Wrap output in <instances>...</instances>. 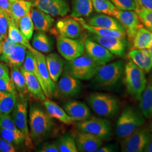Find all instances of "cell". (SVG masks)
I'll return each instance as SVG.
<instances>
[{
  "label": "cell",
  "instance_id": "cell-22",
  "mask_svg": "<svg viewBox=\"0 0 152 152\" xmlns=\"http://www.w3.org/2000/svg\"><path fill=\"white\" fill-rule=\"evenodd\" d=\"M86 23L97 27L125 32L124 28L115 18L106 14H98L92 16L87 20Z\"/></svg>",
  "mask_w": 152,
  "mask_h": 152
},
{
  "label": "cell",
  "instance_id": "cell-5",
  "mask_svg": "<svg viewBox=\"0 0 152 152\" xmlns=\"http://www.w3.org/2000/svg\"><path fill=\"white\" fill-rule=\"evenodd\" d=\"M87 100L92 110L100 116L112 118L119 112V100L110 94L95 92L90 94Z\"/></svg>",
  "mask_w": 152,
  "mask_h": 152
},
{
  "label": "cell",
  "instance_id": "cell-52",
  "mask_svg": "<svg viewBox=\"0 0 152 152\" xmlns=\"http://www.w3.org/2000/svg\"><path fill=\"white\" fill-rule=\"evenodd\" d=\"M141 5L152 10V0H136Z\"/></svg>",
  "mask_w": 152,
  "mask_h": 152
},
{
  "label": "cell",
  "instance_id": "cell-57",
  "mask_svg": "<svg viewBox=\"0 0 152 152\" xmlns=\"http://www.w3.org/2000/svg\"><path fill=\"white\" fill-rule=\"evenodd\" d=\"M3 42V41H2ZM2 42H0V55L2 54Z\"/></svg>",
  "mask_w": 152,
  "mask_h": 152
},
{
  "label": "cell",
  "instance_id": "cell-1",
  "mask_svg": "<svg viewBox=\"0 0 152 152\" xmlns=\"http://www.w3.org/2000/svg\"><path fill=\"white\" fill-rule=\"evenodd\" d=\"M145 117L140 109L127 106L123 109L115 127L117 137L122 139L140 128L145 122Z\"/></svg>",
  "mask_w": 152,
  "mask_h": 152
},
{
  "label": "cell",
  "instance_id": "cell-48",
  "mask_svg": "<svg viewBox=\"0 0 152 152\" xmlns=\"http://www.w3.org/2000/svg\"><path fill=\"white\" fill-rule=\"evenodd\" d=\"M39 152H59L57 144L46 142L38 151Z\"/></svg>",
  "mask_w": 152,
  "mask_h": 152
},
{
  "label": "cell",
  "instance_id": "cell-50",
  "mask_svg": "<svg viewBox=\"0 0 152 152\" xmlns=\"http://www.w3.org/2000/svg\"><path fill=\"white\" fill-rule=\"evenodd\" d=\"M0 78L7 80H11L7 65L2 63H0Z\"/></svg>",
  "mask_w": 152,
  "mask_h": 152
},
{
  "label": "cell",
  "instance_id": "cell-56",
  "mask_svg": "<svg viewBox=\"0 0 152 152\" xmlns=\"http://www.w3.org/2000/svg\"><path fill=\"white\" fill-rule=\"evenodd\" d=\"M5 39V37L3 36V35L0 32V42H2Z\"/></svg>",
  "mask_w": 152,
  "mask_h": 152
},
{
  "label": "cell",
  "instance_id": "cell-37",
  "mask_svg": "<svg viewBox=\"0 0 152 152\" xmlns=\"http://www.w3.org/2000/svg\"><path fill=\"white\" fill-rule=\"evenodd\" d=\"M136 7L135 12L139 17V20L148 30L152 32V10L141 5L135 0Z\"/></svg>",
  "mask_w": 152,
  "mask_h": 152
},
{
  "label": "cell",
  "instance_id": "cell-9",
  "mask_svg": "<svg viewBox=\"0 0 152 152\" xmlns=\"http://www.w3.org/2000/svg\"><path fill=\"white\" fill-rule=\"evenodd\" d=\"M57 48L61 56L67 61L75 59L85 52L84 42L81 38H66L58 36Z\"/></svg>",
  "mask_w": 152,
  "mask_h": 152
},
{
  "label": "cell",
  "instance_id": "cell-21",
  "mask_svg": "<svg viewBox=\"0 0 152 152\" xmlns=\"http://www.w3.org/2000/svg\"><path fill=\"white\" fill-rule=\"evenodd\" d=\"M127 57L145 73L152 70V60L147 49H132L127 53Z\"/></svg>",
  "mask_w": 152,
  "mask_h": 152
},
{
  "label": "cell",
  "instance_id": "cell-13",
  "mask_svg": "<svg viewBox=\"0 0 152 152\" xmlns=\"http://www.w3.org/2000/svg\"><path fill=\"white\" fill-rule=\"evenodd\" d=\"M32 6L52 16H64L70 11L66 0H34Z\"/></svg>",
  "mask_w": 152,
  "mask_h": 152
},
{
  "label": "cell",
  "instance_id": "cell-45",
  "mask_svg": "<svg viewBox=\"0 0 152 152\" xmlns=\"http://www.w3.org/2000/svg\"><path fill=\"white\" fill-rule=\"evenodd\" d=\"M9 18L4 11L0 9V32L6 38L8 34Z\"/></svg>",
  "mask_w": 152,
  "mask_h": 152
},
{
  "label": "cell",
  "instance_id": "cell-34",
  "mask_svg": "<svg viewBox=\"0 0 152 152\" xmlns=\"http://www.w3.org/2000/svg\"><path fill=\"white\" fill-rule=\"evenodd\" d=\"M22 66L23 68H24L26 70L32 73L33 75L37 78L38 81L41 85V87L42 88L43 91L45 94V88L44 86V83L41 79L40 74H39L36 58L35 55L33 54L32 52H31V51H29L28 50L27 51L26 59H25L24 62Z\"/></svg>",
  "mask_w": 152,
  "mask_h": 152
},
{
  "label": "cell",
  "instance_id": "cell-12",
  "mask_svg": "<svg viewBox=\"0 0 152 152\" xmlns=\"http://www.w3.org/2000/svg\"><path fill=\"white\" fill-rule=\"evenodd\" d=\"M86 54L100 65L114 59V55L102 45L88 37L84 42Z\"/></svg>",
  "mask_w": 152,
  "mask_h": 152
},
{
  "label": "cell",
  "instance_id": "cell-28",
  "mask_svg": "<svg viewBox=\"0 0 152 152\" xmlns=\"http://www.w3.org/2000/svg\"><path fill=\"white\" fill-rule=\"evenodd\" d=\"M47 113L52 118L59 120L66 125H70L74 121L66 113L65 110L54 102L46 99L43 102Z\"/></svg>",
  "mask_w": 152,
  "mask_h": 152
},
{
  "label": "cell",
  "instance_id": "cell-43",
  "mask_svg": "<svg viewBox=\"0 0 152 152\" xmlns=\"http://www.w3.org/2000/svg\"><path fill=\"white\" fill-rule=\"evenodd\" d=\"M0 128L12 130H19L10 114L0 113Z\"/></svg>",
  "mask_w": 152,
  "mask_h": 152
},
{
  "label": "cell",
  "instance_id": "cell-10",
  "mask_svg": "<svg viewBox=\"0 0 152 152\" xmlns=\"http://www.w3.org/2000/svg\"><path fill=\"white\" fill-rule=\"evenodd\" d=\"M152 133L148 129L139 128L130 135L122 139L121 149L124 152H142Z\"/></svg>",
  "mask_w": 152,
  "mask_h": 152
},
{
  "label": "cell",
  "instance_id": "cell-44",
  "mask_svg": "<svg viewBox=\"0 0 152 152\" xmlns=\"http://www.w3.org/2000/svg\"><path fill=\"white\" fill-rule=\"evenodd\" d=\"M17 43L12 41L8 36L2 42V54L0 55V61L5 62L7 56L11 50Z\"/></svg>",
  "mask_w": 152,
  "mask_h": 152
},
{
  "label": "cell",
  "instance_id": "cell-2",
  "mask_svg": "<svg viewBox=\"0 0 152 152\" xmlns=\"http://www.w3.org/2000/svg\"><path fill=\"white\" fill-rule=\"evenodd\" d=\"M29 124L31 139L38 141L48 136L54 126L53 118L36 105L29 109Z\"/></svg>",
  "mask_w": 152,
  "mask_h": 152
},
{
  "label": "cell",
  "instance_id": "cell-17",
  "mask_svg": "<svg viewBox=\"0 0 152 152\" xmlns=\"http://www.w3.org/2000/svg\"><path fill=\"white\" fill-rule=\"evenodd\" d=\"M89 37L102 45L114 55L119 57L125 56L127 45L125 38L105 37L93 34Z\"/></svg>",
  "mask_w": 152,
  "mask_h": 152
},
{
  "label": "cell",
  "instance_id": "cell-40",
  "mask_svg": "<svg viewBox=\"0 0 152 152\" xmlns=\"http://www.w3.org/2000/svg\"><path fill=\"white\" fill-rule=\"evenodd\" d=\"M93 7L99 13L113 16L117 9L110 0H92Z\"/></svg>",
  "mask_w": 152,
  "mask_h": 152
},
{
  "label": "cell",
  "instance_id": "cell-51",
  "mask_svg": "<svg viewBox=\"0 0 152 152\" xmlns=\"http://www.w3.org/2000/svg\"><path fill=\"white\" fill-rule=\"evenodd\" d=\"M116 146L114 144H108L103 146H101L96 152H111L116 151Z\"/></svg>",
  "mask_w": 152,
  "mask_h": 152
},
{
  "label": "cell",
  "instance_id": "cell-19",
  "mask_svg": "<svg viewBox=\"0 0 152 152\" xmlns=\"http://www.w3.org/2000/svg\"><path fill=\"white\" fill-rule=\"evenodd\" d=\"M63 109L74 121L87 120L91 117V112L87 105L81 102L70 100L63 105Z\"/></svg>",
  "mask_w": 152,
  "mask_h": 152
},
{
  "label": "cell",
  "instance_id": "cell-8",
  "mask_svg": "<svg viewBox=\"0 0 152 152\" xmlns=\"http://www.w3.org/2000/svg\"><path fill=\"white\" fill-rule=\"evenodd\" d=\"M12 118L16 127L25 136V144L28 148L33 146L32 139L28 125V100L22 97L16 100L15 107L12 110Z\"/></svg>",
  "mask_w": 152,
  "mask_h": 152
},
{
  "label": "cell",
  "instance_id": "cell-33",
  "mask_svg": "<svg viewBox=\"0 0 152 152\" xmlns=\"http://www.w3.org/2000/svg\"><path fill=\"white\" fill-rule=\"evenodd\" d=\"M8 37L17 44H21L24 46L33 53L36 50L30 45L29 41L23 34L19 27L11 20H9V22Z\"/></svg>",
  "mask_w": 152,
  "mask_h": 152
},
{
  "label": "cell",
  "instance_id": "cell-18",
  "mask_svg": "<svg viewBox=\"0 0 152 152\" xmlns=\"http://www.w3.org/2000/svg\"><path fill=\"white\" fill-rule=\"evenodd\" d=\"M36 58L38 69L41 79L45 88V96L46 98H52L54 94L55 83L51 79L46 62V56L41 52L36 50L33 53Z\"/></svg>",
  "mask_w": 152,
  "mask_h": 152
},
{
  "label": "cell",
  "instance_id": "cell-53",
  "mask_svg": "<svg viewBox=\"0 0 152 152\" xmlns=\"http://www.w3.org/2000/svg\"><path fill=\"white\" fill-rule=\"evenodd\" d=\"M144 152H152V134L147 142V145L144 150Z\"/></svg>",
  "mask_w": 152,
  "mask_h": 152
},
{
  "label": "cell",
  "instance_id": "cell-54",
  "mask_svg": "<svg viewBox=\"0 0 152 152\" xmlns=\"http://www.w3.org/2000/svg\"><path fill=\"white\" fill-rule=\"evenodd\" d=\"M147 50H148V51L149 55H150V56H151V58L152 60V40L151 42L150 45H149V48Z\"/></svg>",
  "mask_w": 152,
  "mask_h": 152
},
{
  "label": "cell",
  "instance_id": "cell-41",
  "mask_svg": "<svg viewBox=\"0 0 152 152\" xmlns=\"http://www.w3.org/2000/svg\"><path fill=\"white\" fill-rule=\"evenodd\" d=\"M59 152H77L76 142L73 136L65 134L61 136L57 142Z\"/></svg>",
  "mask_w": 152,
  "mask_h": 152
},
{
  "label": "cell",
  "instance_id": "cell-55",
  "mask_svg": "<svg viewBox=\"0 0 152 152\" xmlns=\"http://www.w3.org/2000/svg\"><path fill=\"white\" fill-rule=\"evenodd\" d=\"M148 130L151 131V132L152 134V121L151 122V124L149 125V127H148Z\"/></svg>",
  "mask_w": 152,
  "mask_h": 152
},
{
  "label": "cell",
  "instance_id": "cell-30",
  "mask_svg": "<svg viewBox=\"0 0 152 152\" xmlns=\"http://www.w3.org/2000/svg\"><path fill=\"white\" fill-rule=\"evenodd\" d=\"M93 9L92 0H72L71 16L73 18L87 17Z\"/></svg>",
  "mask_w": 152,
  "mask_h": 152
},
{
  "label": "cell",
  "instance_id": "cell-14",
  "mask_svg": "<svg viewBox=\"0 0 152 152\" xmlns=\"http://www.w3.org/2000/svg\"><path fill=\"white\" fill-rule=\"evenodd\" d=\"M78 152H95L103 145V139L98 136L78 131L73 135Z\"/></svg>",
  "mask_w": 152,
  "mask_h": 152
},
{
  "label": "cell",
  "instance_id": "cell-58",
  "mask_svg": "<svg viewBox=\"0 0 152 152\" xmlns=\"http://www.w3.org/2000/svg\"><path fill=\"white\" fill-rule=\"evenodd\" d=\"M27 1H34V0H27Z\"/></svg>",
  "mask_w": 152,
  "mask_h": 152
},
{
  "label": "cell",
  "instance_id": "cell-29",
  "mask_svg": "<svg viewBox=\"0 0 152 152\" xmlns=\"http://www.w3.org/2000/svg\"><path fill=\"white\" fill-rule=\"evenodd\" d=\"M27 48L21 44H16L7 56L5 63L10 68L21 67L26 59L27 54Z\"/></svg>",
  "mask_w": 152,
  "mask_h": 152
},
{
  "label": "cell",
  "instance_id": "cell-24",
  "mask_svg": "<svg viewBox=\"0 0 152 152\" xmlns=\"http://www.w3.org/2000/svg\"><path fill=\"white\" fill-rule=\"evenodd\" d=\"M20 70L25 77L28 91L36 99L43 102L46 99V96L37 78L22 66L20 67Z\"/></svg>",
  "mask_w": 152,
  "mask_h": 152
},
{
  "label": "cell",
  "instance_id": "cell-42",
  "mask_svg": "<svg viewBox=\"0 0 152 152\" xmlns=\"http://www.w3.org/2000/svg\"><path fill=\"white\" fill-rule=\"evenodd\" d=\"M115 7L121 10H134L136 4L135 0H110Z\"/></svg>",
  "mask_w": 152,
  "mask_h": 152
},
{
  "label": "cell",
  "instance_id": "cell-11",
  "mask_svg": "<svg viewBox=\"0 0 152 152\" xmlns=\"http://www.w3.org/2000/svg\"><path fill=\"white\" fill-rule=\"evenodd\" d=\"M125 29L126 34L132 42L137 29L140 25L139 19L135 12L132 10H121L117 9L113 15Z\"/></svg>",
  "mask_w": 152,
  "mask_h": 152
},
{
  "label": "cell",
  "instance_id": "cell-35",
  "mask_svg": "<svg viewBox=\"0 0 152 152\" xmlns=\"http://www.w3.org/2000/svg\"><path fill=\"white\" fill-rule=\"evenodd\" d=\"M16 95L0 90V113L10 114L16 102Z\"/></svg>",
  "mask_w": 152,
  "mask_h": 152
},
{
  "label": "cell",
  "instance_id": "cell-7",
  "mask_svg": "<svg viewBox=\"0 0 152 152\" xmlns=\"http://www.w3.org/2000/svg\"><path fill=\"white\" fill-rule=\"evenodd\" d=\"M75 127L78 131L91 134L103 140L108 139L112 134L110 122L103 118L90 117L87 120L77 121Z\"/></svg>",
  "mask_w": 152,
  "mask_h": 152
},
{
  "label": "cell",
  "instance_id": "cell-49",
  "mask_svg": "<svg viewBox=\"0 0 152 152\" xmlns=\"http://www.w3.org/2000/svg\"><path fill=\"white\" fill-rule=\"evenodd\" d=\"M0 9L4 11L9 16V20H11L10 5L9 0H0Z\"/></svg>",
  "mask_w": 152,
  "mask_h": 152
},
{
  "label": "cell",
  "instance_id": "cell-39",
  "mask_svg": "<svg viewBox=\"0 0 152 152\" xmlns=\"http://www.w3.org/2000/svg\"><path fill=\"white\" fill-rule=\"evenodd\" d=\"M18 27L28 41L32 38L34 27L30 12L20 19L18 23Z\"/></svg>",
  "mask_w": 152,
  "mask_h": 152
},
{
  "label": "cell",
  "instance_id": "cell-23",
  "mask_svg": "<svg viewBox=\"0 0 152 152\" xmlns=\"http://www.w3.org/2000/svg\"><path fill=\"white\" fill-rule=\"evenodd\" d=\"M46 62L51 79L56 82L64 69V60L59 55L50 53L46 56Z\"/></svg>",
  "mask_w": 152,
  "mask_h": 152
},
{
  "label": "cell",
  "instance_id": "cell-31",
  "mask_svg": "<svg viewBox=\"0 0 152 152\" xmlns=\"http://www.w3.org/2000/svg\"><path fill=\"white\" fill-rule=\"evenodd\" d=\"M152 32L140 24L132 41V49H147L152 41Z\"/></svg>",
  "mask_w": 152,
  "mask_h": 152
},
{
  "label": "cell",
  "instance_id": "cell-26",
  "mask_svg": "<svg viewBox=\"0 0 152 152\" xmlns=\"http://www.w3.org/2000/svg\"><path fill=\"white\" fill-rule=\"evenodd\" d=\"M11 11V20L18 27L20 18L30 12L32 2L27 0H9Z\"/></svg>",
  "mask_w": 152,
  "mask_h": 152
},
{
  "label": "cell",
  "instance_id": "cell-15",
  "mask_svg": "<svg viewBox=\"0 0 152 152\" xmlns=\"http://www.w3.org/2000/svg\"><path fill=\"white\" fill-rule=\"evenodd\" d=\"M55 29L59 36L66 38L76 39L81 36L82 26L75 19L66 17L61 19L56 22Z\"/></svg>",
  "mask_w": 152,
  "mask_h": 152
},
{
  "label": "cell",
  "instance_id": "cell-16",
  "mask_svg": "<svg viewBox=\"0 0 152 152\" xmlns=\"http://www.w3.org/2000/svg\"><path fill=\"white\" fill-rule=\"evenodd\" d=\"M81 87V83L78 79L64 73L55 86V92L57 91L62 96L71 97L79 94Z\"/></svg>",
  "mask_w": 152,
  "mask_h": 152
},
{
  "label": "cell",
  "instance_id": "cell-36",
  "mask_svg": "<svg viewBox=\"0 0 152 152\" xmlns=\"http://www.w3.org/2000/svg\"><path fill=\"white\" fill-rule=\"evenodd\" d=\"M10 78L17 90L22 95H25L28 91L26 81L19 67L14 66L11 68Z\"/></svg>",
  "mask_w": 152,
  "mask_h": 152
},
{
  "label": "cell",
  "instance_id": "cell-46",
  "mask_svg": "<svg viewBox=\"0 0 152 152\" xmlns=\"http://www.w3.org/2000/svg\"><path fill=\"white\" fill-rule=\"evenodd\" d=\"M0 90L10 92L16 95V87L11 80H7L0 78Z\"/></svg>",
  "mask_w": 152,
  "mask_h": 152
},
{
  "label": "cell",
  "instance_id": "cell-4",
  "mask_svg": "<svg viewBox=\"0 0 152 152\" xmlns=\"http://www.w3.org/2000/svg\"><path fill=\"white\" fill-rule=\"evenodd\" d=\"M100 66L88 55L83 54L75 59L68 61L64 67V73L78 80H90L96 75Z\"/></svg>",
  "mask_w": 152,
  "mask_h": 152
},
{
  "label": "cell",
  "instance_id": "cell-20",
  "mask_svg": "<svg viewBox=\"0 0 152 152\" xmlns=\"http://www.w3.org/2000/svg\"><path fill=\"white\" fill-rule=\"evenodd\" d=\"M30 14L34 27L38 32H48L54 23V19L51 15L37 7H32L30 10Z\"/></svg>",
  "mask_w": 152,
  "mask_h": 152
},
{
  "label": "cell",
  "instance_id": "cell-32",
  "mask_svg": "<svg viewBox=\"0 0 152 152\" xmlns=\"http://www.w3.org/2000/svg\"><path fill=\"white\" fill-rule=\"evenodd\" d=\"M32 44L34 49L41 53H49L53 49L52 41L45 32L38 31L34 33Z\"/></svg>",
  "mask_w": 152,
  "mask_h": 152
},
{
  "label": "cell",
  "instance_id": "cell-3",
  "mask_svg": "<svg viewBox=\"0 0 152 152\" xmlns=\"http://www.w3.org/2000/svg\"><path fill=\"white\" fill-rule=\"evenodd\" d=\"M124 64L122 60L102 65L92 78L93 85L102 88L115 86L120 82L124 71Z\"/></svg>",
  "mask_w": 152,
  "mask_h": 152
},
{
  "label": "cell",
  "instance_id": "cell-38",
  "mask_svg": "<svg viewBox=\"0 0 152 152\" xmlns=\"http://www.w3.org/2000/svg\"><path fill=\"white\" fill-rule=\"evenodd\" d=\"M0 136L13 145H18L25 142V136L19 130L0 128Z\"/></svg>",
  "mask_w": 152,
  "mask_h": 152
},
{
  "label": "cell",
  "instance_id": "cell-47",
  "mask_svg": "<svg viewBox=\"0 0 152 152\" xmlns=\"http://www.w3.org/2000/svg\"><path fill=\"white\" fill-rule=\"evenodd\" d=\"M0 152H15L16 149L13 144L0 136Z\"/></svg>",
  "mask_w": 152,
  "mask_h": 152
},
{
  "label": "cell",
  "instance_id": "cell-25",
  "mask_svg": "<svg viewBox=\"0 0 152 152\" xmlns=\"http://www.w3.org/2000/svg\"><path fill=\"white\" fill-rule=\"evenodd\" d=\"M78 22H79L82 27L86 29L88 32L96 34L99 36L105 37H113V38H126V33L124 31H115L109 29H106L103 28L97 27L92 26L88 24L82 18H75Z\"/></svg>",
  "mask_w": 152,
  "mask_h": 152
},
{
  "label": "cell",
  "instance_id": "cell-6",
  "mask_svg": "<svg viewBox=\"0 0 152 152\" xmlns=\"http://www.w3.org/2000/svg\"><path fill=\"white\" fill-rule=\"evenodd\" d=\"M124 73L127 91L131 96L139 101L147 85L145 73L129 60L124 66Z\"/></svg>",
  "mask_w": 152,
  "mask_h": 152
},
{
  "label": "cell",
  "instance_id": "cell-27",
  "mask_svg": "<svg viewBox=\"0 0 152 152\" xmlns=\"http://www.w3.org/2000/svg\"><path fill=\"white\" fill-rule=\"evenodd\" d=\"M140 109L145 118H152V72L140 99Z\"/></svg>",
  "mask_w": 152,
  "mask_h": 152
}]
</instances>
